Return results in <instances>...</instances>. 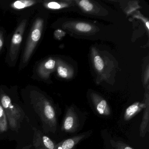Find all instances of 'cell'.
I'll list each match as a JSON object with an SVG mask.
<instances>
[{"instance_id":"1","label":"cell","mask_w":149,"mask_h":149,"mask_svg":"<svg viewBox=\"0 0 149 149\" xmlns=\"http://www.w3.org/2000/svg\"><path fill=\"white\" fill-rule=\"evenodd\" d=\"M43 20L38 18L34 22L30 34L28 38L23 55V62L26 63L31 57L42 33Z\"/></svg>"},{"instance_id":"2","label":"cell","mask_w":149,"mask_h":149,"mask_svg":"<svg viewBox=\"0 0 149 149\" xmlns=\"http://www.w3.org/2000/svg\"><path fill=\"white\" fill-rule=\"evenodd\" d=\"M36 107L42 121L48 125L50 130L55 132L57 125L55 111L53 105L45 97H39L36 103Z\"/></svg>"},{"instance_id":"3","label":"cell","mask_w":149,"mask_h":149,"mask_svg":"<svg viewBox=\"0 0 149 149\" xmlns=\"http://www.w3.org/2000/svg\"><path fill=\"white\" fill-rule=\"evenodd\" d=\"M1 102L10 127L13 129L17 128L19 120L21 117V111L12 104L11 98L6 95H1Z\"/></svg>"},{"instance_id":"4","label":"cell","mask_w":149,"mask_h":149,"mask_svg":"<svg viewBox=\"0 0 149 149\" xmlns=\"http://www.w3.org/2000/svg\"><path fill=\"white\" fill-rule=\"evenodd\" d=\"M27 20L23 19L14 34L9 49V56L12 61H15L18 56Z\"/></svg>"},{"instance_id":"5","label":"cell","mask_w":149,"mask_h":149,"mask_svg":"<svg viewBox=\"0 0 149 149\" xmlns=\"http://www.w3.org/2000/svg\"><path fill=\"white\" fill-rule=\"evenodd\" d=\"M78 126L77 115L73 107L69 108L63 120L62 128L67 132H74Z\"/></svg>"},{"instance_id":"6","label":"cell","mask_w":149,"mask_h":149,"mask_svg":"<svg viewBox=\"0 0 149 149\" xmlns=\"http://www.w3.org/2000/svg\"><path fill=\"white\" fill-rule=\"evenodd\" d=\"M56 67V61L53 59H49L41 63L37 69L38 74L42 78H48L51 72Z\"/></svg>"},{"instance_id":"7","label":"cell","mask_w":149,"mask_h":149,"mask_svg":"<svg viewBox=\"0 0 149 149\" xmlns=\"http://www.w3.org/2000/svg\"><path fill=\"white\" fill-rule=\"evenodd\" d=\"M92 99L95 109L100 115L105 116L110 115L111 109L106 100L97 95L92 96Z\"/></svg>"},{"instance_id":"8","label":"cell","mask_w":149,"mask_h":149,"mask_svg":"<svg viewBox=\"0 0 149 149\" xmlns=\"http://www.w3.org/2000/svg\"><path fill=\"white\" fill-rule=\"evenodd\" d=\"M86 134H81L74 136L73 137L68 139L62 141L61 143L56 145L54 149H72L84 139L86 137ZM38 149H45L40 148Z\"/></svg>"},{"instance_id":"9","label":"cell","mask_w":149,"mask_h":149,"mask_svg":"<svg viewBox=\"0 0 149 149\" xmlns=\"http://www.w3.org/2000/svg\"><path fill=\"white\" fill-rule=\"evenodd\" d=\"M149 103L148 98L146 101V103H140L139 102H136L133 104L132 105L129 106L125 110L124 113V119L125 121H129L135 115L140 112L143 109H145L146 104Z\"/></svg>"},{"instance_id":"10","label":"cell","mask_w":149,"mask_h":149,"mask_svg":"<svg viewBox=\"0 0 149 149\" xmlns=\"http://www.w3.org/2000/svg\"><path fill=\"white\" fill-rule=\"evenodd\" d=\"M149 104L148 103L145 108L143 119L139 128V135L141 137H144L149 131Z\"/></svg>"},{"instance_id":"11","label":"cell","mask_w":149,"mask_h":149,"mask_svg":"<svg viewBox=\"0 0 149 149\" xmlns=\"http://www.w3.org/2000/svg\"><path fill=\"white\" fill-rule=\"evenodd\" d=\"M37 2V1L34 0H20L14 2L11 6L15 9H23L25 8L32 6L36 4Z\"/></svg>"},{"instance_id":"12","label":"cell","mask_w":149,"mask_h":149,"mask_svg":"<svg viewBox=\"0 0 149 149\" xmlns=\"http://www.w3.org/2000/svg\"><path fill=\"white\" fill-rule=\"evenodd\" d=\"M8 129L7 118L1 104H0V132L6 131Z\"/></svg>"},{"instance_id":"13","label":"cell","mask_w":149,"mask_h":149,"mask_svg":"<svg viewBox=\"0 0 149 149\" xmlns=\"http://www.w3.org/2000/svg\"><path fill=\"white\" fill-rule=\"evenodd\" d=\"M112 149H134L131 147L129 145L122 141H115L111 140V141Z\"/></svg>"},{"instance_id":"14","label":"cell","mask_w":149,"mask_h":149,"mask_svg":"<svg viewBox=\"0 0 149 149\" xmlns=\"http://www.w3.org/2000/svg\"><path fill=\"white\" fill-rule=\"evenodd\" d=\"M42 143L45 146V149H54L56 145L54 142L50 139V138L47 136H43L42 137Z\"/></svg>"},{"instance_id":"15","label":"cell","mask_w":149,"mask_h":149,"mask_svg":"<svg viewBox=\"0 0 149 149\" xmlns=\"http://www.w3.org/2000/svg\"><path fill=\"white\" fill-rule=\"evenodd\" d=\"M75 27L77 30L81 32H88L91 31V27L90 25L82 22L77 24Z\"/></svg>"},{"instance_id":"16","label":"cell","mask_w":149,"mask_h":149,"mask_svg":"<svg viewBox=\"0 0 149 149\" xmlns=\"http://www.w3.org/2000/svg\"><path fill=\"white\" fill-rule=\"evenodd\" d=\"M94 63L96 69L98 71H101L102 70L104 67L103 61L99 56H97L94 58Z\"/></svg>"},{"instance_id":"17","label":"cell","mask_w":149,"mask_h":149,"mask_svg":"<svg viewBox=\"0 0 149 149\" xmlns=\"http://www.w3.org/2000/svg\"><path fill=\"white\" fill-rule=\"evenodd\" d=\"M79 5L84 10L87 12H89L93 9V5L88 0H82L79 2Z\"/></svg>"},{"instance_id":"18","label":"cell","mask_w":149,"mask_h":149,"mask_svg":"<svg viewBox=\"0 0 149 149\" xmlns=\"http://www.w3.org/2000/svg\"><path fill=\"white\" fill-rule=\"evenodd\" d=\"M57 71L58 75L62 78H67L68 75V69L61 64H59L57 66Z\"/></svg>"},{"instance_id":"19","label":"cell","mask_w":149,"mask_h":149,"mask_svg":"<svg viewBox=\"0 0 149 149\" xmlns=\"http://www.w3.org/2000/svg\"><path fill=\"white\" fill-rule=\"evenodd\" d=\"M45 6L47 8L52 9H58L61 8V4L56 2H50L45 4Z\"/></svg>"},{"instance_id":"20","label":"cell","mask_w":149,"mask_h":149,"mask_svg":"<svg viewBox=\"0 0 149 149\" xmlns=\"http://www.w3.org/2000/svg\"><path fill=\"white\" fill-rule=\"evenodd\" d=\"M4 44V39H3V34L1 32H0V51H1L3 47Z\"/></svg>"}]
</instances>
